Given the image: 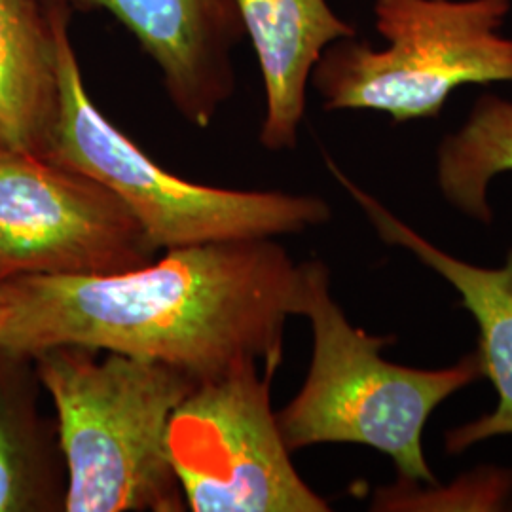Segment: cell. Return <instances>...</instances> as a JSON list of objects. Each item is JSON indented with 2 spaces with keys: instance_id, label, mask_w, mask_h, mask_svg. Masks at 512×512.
Masks as SVG:
<instances>
[{
  "instance_id": "cell-5",
  "label": "cell",
  "mask_w": 512,
  "mask_h": 512,
  "mask_svg": "<svg viewBox=\"0 0 512 512\" xmlns=\"http://www.w3.org/2000/svg\"><path fill=\"white\" fill-rule=\"evenodd\" d=\"M512 0H376L384 50L332 42L311 73L325 110H376L395 124L437 118L467 84L512 82Z\"/></svg>"
},
{
  "instance_id": "cell-4",
  "label": "cell",
  "mask_w": 512,
  "mask_h": 512,
  "mask_svg": "<svg viewBox=\"0 0 512 512\" xmlns=\"http://www.w3.org/2000/svg\"><path fill=\"white\" fill-rule=\"evenodd\" d=\"M71 16L57 33L61 105L46 158L88 173L128 205L156 251L294 236L330 220L319 196L192 183L156 164L95 107L74 55Z\"/></svg>"
},
{
  "instance_id": "cell-12",
  "label": "cell",
  "mask_w": 512,
  "mask_h": 512,
  "mask_svg": "<svg viewBox=\"0 0 512 512\" xmlns=\"http://www.w3.org/2000/svg\"><path fill=\"white\" fill-rule=\"evenodd\" d=\"M38 387L33 359L0 351V512L65 511V459Z\"/></svg>"
},
{
  "instance_id": "cell-10",
  "label": "cell",
  "mask_w": 512,
  "mask_h": 512,
  "mask_svg": "<svg viewBox=\"0 0 512 512\" xmlns=\"http://www.w3.org/2000/svg\"><path fill=\"white\" fill-rule=\"evenodd\" d=\"M245 35L255 46L266 114L260 143L268 150H291L306 112L313 67L332 42L357 37L327 0H234Z\"/></svg>"
},
{
  "instance_id": "cell-3",
  "label": "cell",
  "mask_w": 512,
  "mask_h": 512,
  "mask_svg": "<svg viewBox=\"0 0 512 512\" xmlns=\"http://www.w3.org/2000/svg\"><path fill=\"white\" fill-rule=\"evenodd\" d=\"M298 315L310 321L313 349L302 389L275 412L293 454L317 444H361L393 459L397 478L435 484L423 431L437 406L484 378L478 353L456 365L423 370L382 357L395 336H372L351 325L330 291L325 262H302Z\"/></svg>"
},
{
  "instance_id": "cell-9",
  "label": "cell",
  "mask_w": 512,
  "mask_h": 512,
  "mask_svg": "<svg viewBox=\"0 0 512 512\" xmlns=\"http://www.w3.org/2000/svg\"><path fill=\"white\" fill-rule=\"evenodd\" d=\"M329 165L334 177L365 211L366 219L380 239L387 245L406 249L423 266L450 283L458 291L461 306L476 321V353L484 378H488L497 391V406L476 420L448 429L444 435L446 452L458 456L480 442L512 435V249L497 268L465 262L423 238L376 198L351 183L336 165L332 162Z\"/></svg>"
},
{
  "instance_id": "cell-11",
  "label": "cell",
  "mask_w": 512,
  "mask_h": 512,
  "mask_svg": "<svg viewBox=\"0 0 512 512\" xmlns=\"http://www.w3.org/2000/svg\"><path fill=\"white\" fill-rule=\"evenodd\" d=\"M63 0H0V156H48L59 118Z\"/></svg>"
},
{
  "instance_id": "cell-13",
  "label": "cell",
  "mask_w": 512,
  "mask_h": 512,
  "mask_svg": "<svg viewBox=\"0 0 512 512\" xmlns=\"http://www.w3.org/2000/svg\"><path fill=\"white\" fill-rule=\"evenodd\" d=\"M512 171V101L480 95L465 124L442 139L437 150L440 194L469 219L490 224L494 211L488 188Z\"/></svg>"
},
{
  "instance_id": "cell-7",
  "label": "cell",
  "mask_w": 512,
  "mask_h": 512,
  "mask_svg": "<svg viewBox=\"0 0 512 512\" xmlns=\"http://www.w3.org/2000/svg\"><path fill=\"white\" fill-rule=\"evenodd\" d=\"M158 251L126 203L44 156H0V281L120 274Z\"/></svg>"
},
{
  "instance_id": "cell-8",
  "label": "cell",
  "mask_w": 512,
  "mask_h": 512,
  "mask_svg": "<svg viewBox=\"0 0 512 512\" xmlns=\"http://www.w3.org/2000/svg\"><path fill=\"white\" fill-rule=\"evenodd\" d=\"M71 12L107 10L158 65L173 107L209 128L236 92L232 52L245 37L234 0H63Z\"/></svg>"
},
{
  "instance_id": "cell-1",
  "label": "cell",
  "mask_w": 512,
  "mask_h": 512,
  "mask_svg": "<svg viewBox=\"0 0 512 512\" xmlns=\"http://www.w3.org/2000/svg\"><path fill=\"white\" fill-rule=\"evenodd\" d=\"M302 291V264L275 239L169 249L120 274L14 277L0 281V351L33 359L86 346L164 363L196 384L247 361L277 372Z\"/></svg>"
},
{
  "instance_id": "cell-14",
  "label": "cell",
  "mask_w": 512,
  "mask_h": 512,
  "mask_svg": "<svg viewBox=\"0 0 512 512\" xmlns=\"http://www.w3.org/2000/svg\"><path fill=\"white\" fill-rule=\"evenodd\" d=\"M512 471L478 467L450 486L397 478L374 492L372 511H505L511 503Z\"/></svg>"
},
{
  "instance_id": "cell-2",
  "label": "cell",
  "mask_w": 512,
  "mask_h": 512,
  "mask_svg": "<svg viewBox=\"0 0 512 512\" xmlns=\"http://www.w3.org/2000/svg\"><path fill=\"white\" fill-rule=\"evenodd\" d=\"M55 408L67 469V512H181L167 452L173 412L196 382L177 368L86 346L33 357Z\"/></svg>"
},
{
  "instance_id": "cell-6",
  "label": "cell",
  "mask_w": 512,
  "mask_h": 512,
  "mask_svg": "<svg viewBox=\"0 0 512 512\" xmlns=\"http://www.w3.org/2000/svg\"><path fill=\"white\" fill-rule=\"evenodd\" d=\"M275 370L247 361L194 385L167 429L169 461L194 512H329L298 475L272 408Z\"/></svg>"
}]
</instances>
